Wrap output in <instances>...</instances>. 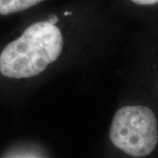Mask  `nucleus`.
I'll list each match as a JSON object with an SVG mask.
<instances>
[{
    "mask_svg": "<svg viewBox=\"0 0 158 158\" xmlns=\"http://www.w3.org/2000/svg\"><path fill=\"white\" fill-rule=\"evenodd\" d=\"M134 5L138 6H153L158 4V0H129Z\"/></svg>",
    "mask_w": 158,
    "mask_h": 158,
    "instance_id": "nucleus-4",
    "label": "nucleus"
},
{
    "mask_svg": "<svg viewBox=\"0 0 158 158\" xmlns=\"http://www.w3.org/2000/svg\"><path fill=\"white\" fill-rule=\"evenodd\" d=\"M110 139L115 147L131 156H147L158 142L156 114L143 106L121 107L113 118Z\"/></svg>",
    "mask_w": 158,
    "mask_h": 158,
    "instance_id": "nucleus-2",
    "label": "nucleus"
},
{
    "mask_svg": "<svg viewBox=\"0 0 158 158\" xmlns=\"http://www.w3.org/2000/svg\"><path fill=\"white\" fill-rule=\"evenodd\" d=\"M63 37L56 25L47 20L30 25L0 55V73L13 79L30 78L42 73L60 57Z\"/></svg>",
    "mask_w": 158,
    "mask_h": 158,
    "instance_id": "nucleus-1",
    "label": "nucleus"
},
{
    "mask_svg": "<svg viewBox=\"0 0 158 158\" xmlns=\"http://www.w3.org/2000/svg\"><path fill=\"white\" fill-rule=\"evenodd\" d=\"M46 0H0V15H10L26 11Z\"/></svg>",
    "mask_w": 158,
    "mask_h": 158,
    "instance_id": "nucleus-3",
    "label": "nucleus"
}]
</instances>
